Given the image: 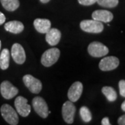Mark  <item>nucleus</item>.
<instances>
[{"label": "nucleus", "instance_id": "13", "mask_svg": "<svg viewBox=\"0 0 125 125\" xmlns=\"http://www.w3.org/2000/svg\"><path fill=\"white\" fill-rule=\"evenodd\" d=\"M92 18L94 20L103 22H110L113 19V15L111 12L106 10H97L92 14Z\"/></svg>", "mask_w": 125, "mask_h": 125}, {"label": "nucleus", "instance_id": "29", "mask_svg": "<svg viewBox=\"0 0 125 125\" xmlns=\"http://www.w3.org/2000/svg\"><path fill=\"white\" fill-rule=\"evenodd\" d=\"M1 40H0V49H1Z\"/></svg>", "mask_w": 125, "mask_h": 125}, {"label": "nucleus", "instance_id": "26", "mask_svg": "<svg viewBox=\"0 0 125 125\" xmlns=\"http://www.w3.org/2000/svg\"><path fill=\"white\" fill-rule=\"evenodd\" d=\"M6 21V17L1 12H0V25L3 24Z\"/></svg>", "mask_w": 125, "mask_h": 125}, {"label": "nucleus", "instance_id": "22", "mask_svg": "<svg viewBox=\"0 0 125 125\" xmlns=\"http://www.w3.org/2000/svg\"><path fill=\"white\" fill-rule=\"evenodd\" d=\"M119 89L121 96L125 97V80H120L119 81Z\"/></svg>", "mask_w": 125, "mask_h": 125}, {"label": "nucleus", "instance_id": "15", "mask_svg": "<svg viewBox=\"0 0 125 125\" xmlns=\"http://www.w3.org/2000/svg\"><path fill=\"white\" fill-rule=\"evenodd\" d=\"M36 31L40 33H46L51 29V22L47 19L37 18L33 22Z\"/></svg>", "mask_w": 125, "mask_h": 125}, {"label": "nucleus", "instance_id": "21", "mask_svg": "<svg viewBox=\"0 0 125 125\" xmlns=\"http://www.w3.org/2000/svg\"><path fill=\"white\" fill-rule=\"evenodd\" d=\"M98 4L106 8H114L117 6L119 0H97Z\"/></svg>", "mask_w": 125, "mask_h": 125}, {"label": "nucleus", "instance_id": "5", "mask_svg": "<svg viewBox=\"0 0 125 125\" xmlns=\"http://www.w3.org/2000/svg\"><path fill=\"white\" fill-rule=\"evenodd\" d=\"M88 52L93 57H102L108 54L109 50L106 46L103 45L99 42H93L88 47Z\"/></svg>", "mask_w": 125, "mask_h": 125}, {"label": "nucleus", "instance_id": "19", "mask_svg": "<svg viewBox=\"0 0 125 125\" xmlns=\"http://www.w3.org/2000/svg\"><path fill=\"white\" fill-rule=\"evenodd\" d=\"M102 93L109 102H115L117 97L116 91L110 86H104L102 89Z\"/></svg>", "mask_w": 125, "mask_h": 125}, {"label": "nucleus", "instance_id": "7", "mask_svg": "<svg viewBox=\"0 0 125 125\" xmlns=\"http://www.w3.org/2000/svg\"><path fill=\"white\" fill-rule=\"evenodd\" d=\"M76 112V107L71 101L64 103L62 107V115L65 122L71 125L74 122V117Z\"/></svg>", "mask_w": 125, "mask_h": 125}, {"label": "nucleus", "instance_id": "11", "mask_svg": "<svg viewBox=\"0 0 125 125\" xmlns=\"http://www.w3.org/2000/svg\"><path fill=\"white\" fill-rule=\"evenodd\" d=\"M11 56L14 61L18 64H23L26 61L25 51L19 43H15L11 48Z\"/></svg>", "mask_w": 125, "mask_h": 125}, {"label": "nucleus", "instance_id": "16", "mask_svg": "<svg viewBox=\"0 0 125 125\" xmlns=\"http://www.w3.org/2000/svg\"><path fill=\"white\" fill-rule=\"evenodd\" d=\"M24 24L20 21H10L9 22H6L4 25V29L6 31L10 32L12 33L18 34L22 32L24 30Z\"/></svg>", "mask_w": 125, "mask_h": 125}, {"label": "nucleus", "instance_id": "1", "mask_svg": "<svg viewBox=\"0 0 125 125\" xmlns=\"http://www.w3.org/2000/svg\"><path fill=\"white\" fill-rule=\"evenodd\" d=\"M0 111L1 116L3 117V118L7 123L11 125H18L19 121L18 113L11 106L7 104H3Z\"/></svg>", "mask_w": 125, "mask_h": 125}, {"label": "nucleus", "instance_id": "24", "mask_svg": "<svg viewBox=\"0 0 125 125\" xmlns=\"http://www.w3.org/2000/svg\"><path fill=\"white\" fill-rule=\"evenodd\" d=\"M117 123L120 125H125V115H123L119 117L117 120Z\"/></svg>", "mask_w": 125, "mask_h": 125}, {"label": "nucleus", "instance_id": "20", "mask_svg": "<svg viewBox=\"0 0 125 125\" xmlns=\"http://www.w3.org/2000/svg\"><path fill=\"white\" fill-rule=\"evenodd\" d=\"M80 115L81 119L85 122H89L92 120V114L89 108L86 106H82L80 108Z\"/></svg>", "mask_w": 125, "mask_h": 125}, {"label": "nucleus", "instance_id": "3", "mask_svg": "<svg viewBox=\"0 0 125 125\" xmlns=\"http://www.w3.org/2000/svg\"><path fill=\"white\" fill-rule=\"evenodd\" d=\"M60 50L58 48H52L46 50L41 58V62L45 67H50L57 62L60 56Z\"/></svg>", "mask_w": 125, "mask_h": 125}, {"label": "nucleus", "instance_id": "17", "mask_svg": "<svg viewBox=\"0 0 125 125\" xmlns=\"http://www.w3.org/2000/svg\"><path fill=\"white\" fill-rule=\"evenodd\" d=\"M10 61V52L8 49H4L0 54V68L3 70L8 69Z\"/></svg>", "mask_w": 125, "mask_h": 125}, {"label": "nucleus", "instance_id": "12", "mask_svg": "<svg viewBox=\"0 0 125 125\" xmlns=\"http://www.w3.org/2000/svg\"><path fill=\"white\" fill-rule=\"evenodd\" d=\"M83 92V84L79 81L74 82L70 86L67 93V97L70 101L72 102H75L81 96Z\"/></svg>", "mask_w": 125, "mask_h": 125}, {"label": "nucleus", "instance_id": "4", "mask_svg": "<svg viewBox=\"0 0 125 125\" xmlns=\"http://www.w3.org/2000/svg\"><path fill=\"white\" fill-rule=\"evenodd\" d=\"M32 105L35 111L42 118H47L50 111L45 99L41 97H36L33 99Z\"/></svg>", "mask_w": 125, "mask_h": 125}, {"label": "nucleus", "instance_id": "2", "mask_svg": "<svg viewBox=\"0 0 125 125\" xmlns=\"http://www.w3.org/2000/svg\"><path fill=\"white\" fill-rule=\"evenodd\" d=\"M81 29L87 33H99L104 30V25L102 22L94 20H85L80 23Z\"/></svg>", "mask_w": 125, "mask_h": 125}, {"label": "nucleus", "instance_id": "18", "mask_svg": "<svg viewBox=\"0 0 125 125\" xmlns=\"http://www.w3.org/2000/svg\"><path fill=\"white\" fill-rule=\"evenodd\" d=\"M2 6L8 11H14L20 6L19 0H0Z\"/></svg>", "mask_w": 125, "mask_h": 125}, {"label": "nucleus", "instance_id": "14", "mask_svg": "<svg viewBox=\"0 0 125 125\" xmlns=\"http://www.w3.org/2000/svg\"><path fill=\"white\" fill-rule=\"evenodd\" d=\"M61 38V33L57 29H50L46 33L45 39L47 42L51 46H55L58 44Z\"/></svg>", "mask_w": 125, "mask_h": 125}, {"label": "nucleus", "instance_id": "10", "mask_svg": "<svg viewBox=\"0 0 125 125\" xmlns=\"http://www.w3.org/2000/svg\"><path fill=\"white\" fill-rule=\"evenodd\" d=\"M120 64L119 59L115 56H107L102 58L99 64V69L102 71H111L116 69Z\"/></svg>", "mask_w": 125, "mask_h": 125}, {"label": "nucleus", "instance_id": "25", "mask_svg": "<svg viewBox=\"0 0 125 125\" xmlns=\"http://www.w3.org/2000/svg\"><path fill=\"white\" fill-rule=\"evenodd\" d=\"M102 125H111V123H110V122H109V119H108V117H106L103 118L102 120Z\"/></svg>", "mask_w": 125, "mask_h": 125}, {"label": "nucleus", "instance_id": "9", "mask_svg": "<svg viewBox=\"0 0 125 125\" xmlns=\"http://www.w3.org/2000/svg\"><path fill=\"white\" fill-rule=\"evenodd\" d=\"M15 106L18 113L22 117H27L31 113V106L28 100L22 96H18L15 100Z\"/></svg>", "mask_w": 125, "mask_h": 125}, {"label": "nucleus", "instance_id": "27", "mask_svg": "<svg viewBox=\"0 0 125 125\" xmlns=\"http://www.w3.org/2000/svg\"><path fill=\"white\" fill-rule=\"evenodd\" d=\"M121 108L123 111L125 112V100L123 102V103L122 104V106H121Z\"/></svg>", "mask_w": 125, "mask_h": 125}, {"label": "nucleus", "instance_id": "28", "mask_svg": "<svg viewBox=\"0 0 125 125\" xmlns=\"http://www.w3.org/2000/svg\"><path fill=\"white\" fill-rule=\"evenodd\" d=\"M40 1L42 3H43V4H46V3L49 2L50 0H40Z\"/></svg>", "mask_w": 125, "mask_h": 125}, {"label": "nucleus", "instance_id": "6", "mask_svg": "<svg viewBox=\"0 0 125 125\" xmlns=\"http://www.w3.org/2000/svg\"><path fill=\"white\" fill-rule=\"evenodd\" d=\"M24 85L32 93L38 94L42 90V83L40 80L31 74H26L23 77Z\"/></svg>", "mask_w": 125, "mask_h": 125}, {"label": "nucleus", "instance_id": "23", "mask_svg": "<svg viewBox=\"0 0 125 125\" xmlns=\"http://www.w3.org/2000/svg\"><path fill=\"white\" fill-rule=\"evenodd\" d=\"M97 0H78L79 3L83 6H90L97 2Z\"/></svg>", "mask_w": 125, "mask_h": 125}, {"label": "nucleus", "instance_id": "8", "mask_svg": "<svg viewBox=\"0 0 125 125\" xmlns=\"http://www.w3.org/2000/svg\"><path fill=\"white\" fill-rule=\"evenodd\" d=\"M18 89L10 81H4L0 85V92L2 97L6 99H10L18 93Z\"/></svg>", "mask_w": 125, "mask_h": 125}]
</instances>
